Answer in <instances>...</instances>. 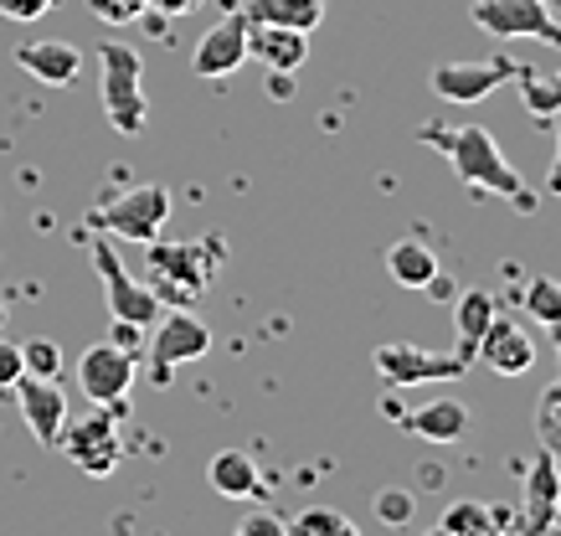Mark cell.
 Returning a JSON list of instances; mask_svg holds the SVG:
<instances>
[{
    "mask_svg": "<svg viewBox=\"0 0 561 536\" xmlns=\"http://www.w3.org/2000/svg\"><path fill=\"white\" fill-rule=\"evenodd\" d=\"M427 145H438L443 156H448V166H454V175H459L463 186L474 191H494V196H511L520 212H530V196L526 181H520V171H515L511 160H505V150L494 145L490 129H479V124H459V129H427Z\"/></svg>",
    "mask_w": 561,
    "mask_h": 536,
    "instance_id": "obj_1",
    "label": "cell"
},
{
    "mask_svg": "<svg viewBox=\"0 0 561 536\" xmlns=\"http://www.w3.org/2000/svg\"><path fill=\"white\" fill-rule=\"evenodd\" d=\"M99 83H103V114L119 135H139L150 119L145 99V57L129 42H103L99 47Z\"/></svg>",
    "mask_w": 561,
    "mask_h": 536,
    "instance_id": "obj_2",
    "label": "cell"
},
{
    "mask_svg": "<svg viewBox=\"0 0 561 536\" xmlns=\"http://www.w3.org/2000/svg\"><path fill=\"white\" fill-rule=\"evenodd\" d=\"M93 269H99V278H103V299H108V315H114V320L150 330L154 320L165 315V299H160L150 284H139V278L124 269L114 238H93Z\"/></svg>",
    "mask_w": 561,
    "mask_h": 536,
    "instance_id": "obj_3",
    "label": "cell"
},
{
    "mask_svg": "<svg viewBox=\"0 0 561 536\" xmlns=\"http://www.w3.org/2000/svg\"><path fill=\"white\" fill-rule=\"evenodd\" d=\"M145 263H150V289L160 299L171 295L175 305L196 299L211 284V253L206 242H145Z\"/></svg>",
    "mask_w": 561,
    "mask_h": 536,
    "instance_id": "obj_4",
    "label": "cell"
},
{
    "mask_svg": "<svg viewBox=\"0 0 561 536\" xmlns=\"http://www.w3.org/2000/svg\"><path fill=\"white\" fill-rule=\"evenodd\" d=\"M211 351V330L196 320L191 310H181V305H165V315L150 326V381L154 387H171L175 366L196 362V356H206Z\"/></svg>",
    "mask_w": 561,
    "mask_h": 536,
    "instance_id": "obj_5",
    "label": "cell"
},
{
    "mask_svg": "<svg viewBox=\"0 0 561 536\" xmlns=\"http://www.w3.org/2000/svg\"><path fill=\"white\" fill-rule=\"evenodd\" d=\"M119 418L124 408H99V413L78 418V423H62V454H68L72 465L103 480V475H114L124 459V444H119Z\"/></svg>",
    "mask_w": 561,
    "mask_h": 536,
    "instance_id": "obj_6",
    "label": "cell"
},
{
    "mask_svg": "<svg viewBox=\"0 0 561 536\" xmlns=\"http://www.w3.org/2000/svg\"><path fill=\"white\" fill-rule=\"evenodd\" d=\"M165 217H171V191L165 186H129L93 212V223L108 238H124V242H154Z\"/></svg>",
    "mask_w": 561,
    "mask_h": 536,
    "instance_id": "obj_7",
    "label": "cell"
},
{
    "mask_svg": "<svg viewBox=\"0 0 561 536\" xmlns=\"http://www.w3.org/2000/svg\"><path fill=\"white\" fill-rule=\"evenodd\" d=\"M135 381H139V351H129V346L99 341V346H88L78 356V387L99 408H124L129 392H135Z\"/></svg>",
    "mask_w": 561,
    "mask_h": 536,
    "instance_id": "obj_8",
    "label": "cell"
},
{
    "mask_svg": "<svg viewBox=\"0 0 561 536\" xmlns=\"http://www.w3.org/2000/svg\"><path fill=\"white\" fill-rule=\"evenodd\" d=\"M376 372L391 387H417V381H454L469 372L474 356L463 351H427V346H408V341H387V346L371 351Z\"/></svg>",
    "mask_w": 561,
    "mask_h": 536,
    "instance_id": "obj_9",
    "label": "cell"
},
{
    "mask_svg": "<svg viewBox=\"0 0 561 536\" xmlns=\"http://www.w3.org/2000/svg\"><path fill=\"white\" fill-rule=\"evenodd\" d=\"M469 16H474L479 32L500 36V42H511V36H541L546 47H561V21L551 11V0H474Z\"/></svg>",
    "mask_w": 561,
    "mask_h": 536,
    "instance_id": "obj_10",
    "label": "cell"
},
{
    "mask_svg": "<svg viewBox=\"0 0 561 536\" xmlns=\"http://www.w3.org/2000/svg\"><path fill=\"white\" fill-rule=\"evenodd\" d=\"M526 62L515 57H490V62H438L433 68V93L443 104H479L490 99L500 83H515Z\"/></svg>",
    "mask_w": 561,
    "mask_h": 536,
    "instance_id": "obj_11",
    "label": "cell"
},
{
    "mask_svg": "<svg viewBox=\"0 0 561 536\" xmlns=\"http://www.w3.org/2000/svg\"><path fill=\"white\" fill-rule=\"evenodd\" d=\"M242 62H248V16L232 11L227 21H217V26L202 32L196 53H191V72L211 83V78H232Z\"/></svg>",
    "mask_w": 561,
    "mask_h": 536,
    "instance_id": "obj_12",
    "label": "cell"
},
{
    "mask_svg": "<svg viewBox=\"0 0 561 536\" xmlns=\"http://www.w3.org/2000/svg\"><path fill=\"white\" fill-rule=\"evenodd\" d=\"M474 356L490 366L494 377H526L530 366H536V341H530V330H520L515 320L505 315H494L490 330L479 335Z\"/></svg>",
    "mask_w": 561,
    "mask_h": 536,
    "instance_id": "obj_13",
    "label": "cell"
},
{
    "mask_svg": "<svg viewBox=\"0 0 561 536\" xmlns=\"http://www.w3.org/2000/svg\"><path fill=\"white\" fill-rule=\"evenodd\" d=\"M11 392H16L21 418H26V429H32L36 444H57V438H62V423H68V392L51 377H21Z\"/></svg>",
    "mask_w": 561,
    "mask_h": 536,
    "instance_id": "obj_14",
    "label": "cell"
},
{
    "mask_svg": "<svg viewBox=\"0 0 561 536\" xmlns=\"http://www.w3.org/2000/svg\"><path fill=\"white\" fill-rule=\"evenodd\" d=\"M561 511V465L551 454H536V465L526 469V501H520V536H546L557 526Z\"/></svg>",
    "mask_w": 561,
    "mask_h": 536,
    "instance_id": "obj_15",
    "label": "cell"
},
{
    "mask_svg": "<svg viewBox=\"0 0 561 536\" xmlns=\"http://www.w3.org/2000/svg\"><path fill=\"white\" fill-rule=\"evenodd\" d=\"M16 68H26L36 83H47V88H68V83H78V72H83V53H78L72 42H62V36H47V42H21Z\"/></svg>",
    "mask_w": 561,
    "mask_h": 536,
    "instance_id": "obj_16",
    "label": "cell"
},
{
    "mask_svg": "<svg viewBox=\"0 0 561 536\" xmlns=\"http://www.w3.org/2000/svg\"><path fill=\"white\" fill-rule=\"evenodd\" d=\"M248 57H257L268 72H299L309 62V32H294V26H253V21H248Z\"/></svg>",
    "mask_w": 561,
    "mask_h": 536,
    "instance_id": "obj_17",
    "label": "cell"
},
{
    "mask_svg": "<svg viewBox=\"0 0 561 536\" xmlns=\"http://www.w3.org/2000/svg\"><path fill=\"white\" fill-rule=\"evenodd\" d=\"M206 484L217 490L221 501H253V495H263V469H257V459L248 449H221L206 465Z\"/></svg>",
    "mask_w": 561,
    "mask_h": 536,
    "instance_id": "obj_18",
    "label": "cell"
},
{
    "mask_svg": "<svg viewBox=\"0 0 561 536\" xmlns=\"http://www.w3.org/2000/svg\"><path fill=\"white\" fill-rule=\"evenodd\" d=\"M397 423L408 433H417V438H427V444H454L469 429V408L459 398H438V402H423L417 413H402Z\"/></svg>",
    "mask_w": 561,
    "mask_h": 536,
    "instance_id": "obj_19",
    "label": "cell"
},
{
    "mask_svg": "<svg viewBox=\"0 0 561 536\" xmlns=\"http://www.w3.org/2000/svg\"><path fill=\"white\" fill-rule=\"evenodd\" d=\"M242 16L253 26H294L314 32L324 21V0H242Z\"/></svg>",
    "mask_w": 561,
    "mask_h": 536,
    "instance_id": "obj_20",
    "label": "cell"
},
{
    "mask_svg": "<svg viewBox=\"0 0 561 536\" xmlns=\"http://www.w3.org/2000/svg\"><path fill=\"white\" fill-rule=\"evenodd\" d=\"M494 315H500V299H494L490 289H459V295H454V330H459L463 356H474L479 335L490 330Z\"/></svg>",
    "mask_w": 561,
    "mask_h": 536,
    "instance_id": "obj_21",
    "label": "cell"
},
{
    "mask_svg": "<svg viewBox=\"0 0 561 536\" xmlns=\"http://www.w3.org/2000/svg\"><path fill=\"white\" fill-rule=\"evenodd\" d=\"M387 274L397 278L402 289H423L427 278L438 274V253H433L423 238H397L387 248Z\"/></svg>",
    "mask_w": 561,
    "mask_h": 536,
    "instance_id": "obj_22",
    "label": "cell"
},
{
    "mask_svg": "<svg viewBox=\"0 0 561 536\" xmlns=\"http://www.w3.org/2000/svg\"><path fill=\"white\" fill-rule=\"evenodd\" d=\"M520 305H526V315L536 320V326L557 341L561 335V278H530L526 289H520Z\"/></svg>",
    "mask_w": 561,
    "mask_h": 536,
    "instance_id": "obj_23",
    "label": "cell"
},
{
    "mask_svg": "<svg viewBox=\"0 0 561 536\" xmlns=\"http://www.w3.org/2000/svg\"><path fill=\"white\" fill-rule=\"evenodd\" d=\"M520 104L536 114V119H557L561 114V72H530L520 68Z\"/></svg>",
    "mask_w": 561,
    "mask_h": 536,
    "instance_id": "obj_24",
    "label": "cell"
},
{
    "mask_svg": "<svg viewBox=\"0 0 561 536\" xmlns=\"http://www.w3.org/2000/svg\"><path fill=\"white\" fill-rule=\"evenodd\" d=\"M438 526L448 536H500V516L479 501H454L448 511H443Z\"/></svg>",
    "mask_w": 561,
    "mask_h": 536,
    "instance_id": "obj_25",
    "label": "cell"
},
{
    "mask_svg": "<svg viewBox=\"0 0 561 536\" xmlns=\"http://www.w3.org/2000/svg\"><path fill=\"white\" fill-rule=\"evenodd\" d=\"M289 536H360V532L356 521L345 511H335V505H309V511H299L289 521Z\"/></svg>",
    "mask_w": 561,
    "mask_h": 536,
    "instance_id": "obj_26",
    "label": "cell"
},
{
    "mask_svg": "<svg viewBox=\"0 0 561 536\" xmlns=\"http://www.w3.org/2000/svg\"><path fill=\"white\" fill-rule=\"evenodd\" d=\"M536 433H541V449L561 465V381L546 387L541 402H536Z\"/></svg>",
    "mask_w": 561,
    "mask_h": 536,
    "instance_id": "obj_27",
    "label": "cell"
},
{
    "mask_svg": "<svg viewBox=\"0 0 561 536\" xmlns=\"http://www.w3.org/2000/svg\"><path fill=\"white\" fill-rule=\"evenodd\" d=\"M371 511H376L381 526H412V516H417V495L402 490V484H387L381 495H371Z\"/></svg>",
    "mask_w": 561,
    "mask_h": 536,
    "instance_id": "obj_28",
    "label": "cell"
},
{
    "mask_svg": "<svg viewBox=\"0 0 561 536\" xmlns=\"http://www.w3.org/2000/svg\"><path fill=\"white\" fill-rule=\"evenodd\" d=\"M21 366H26V377H62V351L51 346V341H26L21 346Z\"/></svg>",
    "mask_w": 561,
    "mask_h": 536,
    "instance_id": "obj_29",
    "label": "cell"
},
{
    "mask_svg": "<svg viewBox=\"0 0 561 536\" xmlns=\"http://www.w3.org/2000/svg\"><path fill=\"white\" fill-rule=\"evenodd\" d=\"M88 11H93L103 26H129V21L150 16V0H88Z\"/></svg>",
    "mask_w": 561,
    "mask_h": 536,
    "instance_id": "obj_30",
    "label": "cell"
},
{
    "mask_svg": "<svg viewBox=\"0 0 561 536\" xmlns=\"http://www.w3.org/2000/svg\"><path fill=\"white\" fill-rule=\"evenodd\" d=\"M232 536H289V521L273 516V511H248Z\"/></svg>",
    "mask_w": 561,
    "mask_h": 536,
    "instance_id": "obj_31",
    "label": "cell"
},
{
    "mask_svg": "<svg viewBox=\"0 0 561 536\" xmlns=\"http://www.w3.org/2000/svg\"><path fill=\"white\" fill-rule=\"evenodd\" d=\"M62 0H0V16L5 21H42L47 11H57Z\"/></svg>",
    "mask_w": 561,
    "mask_h": 536,
    "instance_id": "obj_32",
    "label": "cell"
},
{
    "mask_svg": "<svg viewBox=\"0 0 561 536\" xmlns=\"http://www.w3.org/2000/svg\"><path fill=\"white\" fill-rule=\"evenodd\" d=\"M21 377H26V366H21V346L16 341H0V392H11Z\"/></svg>",
    "mask_w": 561,
    "mask_h": 536,
    "instance_id": "obj_33",
    "label": "cell"
},
{
    "mask_svg": "<svg viewBox=\"0 0 561 536\" xmlns=\"http://www.w3.org/2000/svg\"><path fill=\"white\" fill-rule=\"evenodd\" d=\"M154 16H191V11H202V0H150Z\"/></svg>",
    "mask_w": 561,
    "mask_h": 536,
    "instance_id": "obj_34",
    "label": "cell"
},
{
    "mask_svg": "<svg viewBox=\"0 0 561 536\" xmlns=\"http://www.w3.org/2000/svg\"><path fill=\"white\" fill-rule=\"evenodd\" d=\"M546 196H561V124H557V160L546 171Z\"/></svg>",
    "mask_w": 561,
    "mask_h": 536,
    "instance_id": "obj_35",
    "label": "cell"
},
{
    "mask_svg": "<svg viewBox=\"0 0 561 536\" xmlns=\"http://www.w3.org/2000/svg\"><path fill=\"white\" fill-rule=\"evenodd\" d=\"M0 330H5V299H0Z\"/></svg>",
    "mask_w": 561,
    "mask_h": 536,
    "instance_id": "obj_36",
    "label": "cell"
},
{
    "mask_svg": "<svg viewBox=\"0 0 561 536\" xmlns=\"http://www.w3.org/2000/svg\"><path fill=\"white\" fill-rule=\"evenodd\" d=\"M427 536H448V532H443V526H433V532H427Z\"/></svg>",
    "mask_w": 561,
    "mask_h": 536,
    "instance_id": "obj_37",
    "label": "cell"
},
{
    "mask_svg": "<svg viewBox=\"0 0 561 536\" xmlns=\"http://www.w3.org/2000/svg\"><path fill=\"white\" fill-rule=\"evenodd\" d=\"M557 356H561V335H557Z\"/></svg>",
    "mask_w": 561,
    "mask_h": 536,
    "instance_id": "obj_38",
    "label": "cell"
}]
</instances>
